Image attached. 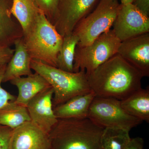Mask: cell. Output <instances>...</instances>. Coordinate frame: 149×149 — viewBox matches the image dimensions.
<instances>
[{
	"label": "cell",
	"mask_w": 149,
	"mask_h": 149,
	"mask_svg": "<svg viewBox=\"0 0 149 149\" xmlns=\"http://www.w3.org/2000/svg\"><path fill=\"white\" fill-rule=\"evenodd\" d=\"M136 0H120L121 4H127L133 3Z\"/></svg>",
	"instance_id": "cell-28"
},
{
	"label": "cell",
	"mask_w": 149,
	"mask_h": 149,
	"mask_svg": "<svg viewBox=\"0 0 149 149\" xmlns=\"http://www.w3.org/2000/svg\"><path fill=\"white\" fill-rule=\"evenodd\" d=\"M104 129L88 118L58 119L49 134L52 149H102Z\"/></svg>",
	"instance_id": "cell-2"
},
{
	"label": "cell",
	"mask_w": 149,
	"mask_h": 149,
	"mask_svg": "<svg viewBox=\"0 0 149 149\" xmlns=\"http://www.w3.org/2000/svg\"><path fill=\"white\" fill-rule=\"evenodd\" d=\"M53 95L50 87L35 96L26 107L31 121L48 134L58 120L54 111Z\"/></svg>",
	"instance_id": "cell-11"
},
{
	"label": "cell",
	"mask_w": 149,
	"mask_h": 149,
	"mask_svg": "<svg viewBox=\"0 0 149 149\" xmlns=\"http://www.w3.org/2000/svg\"><path fill=\"white\" fill-rule=\"evenodd\" d=\"M79 38L72 32L63 37L62 45L57 59V68L65 71L74 72L75 49Z\"/></svg>",
	"instance_id": "cell-20"
},
{
	"label": "cell",
	"mask_w": 149,
	"mask_h": 149,
	"mask_svg": "<svg viewBox=\"0 0 149 149\" xmlns=\"http://www.w3.org/2000/svg\"><path fill=\"white\" fill-rule=\"evenodd\" d=\"M14 45V53L7 64L4 73L3 83L32 74L30 57L24 44L23 37L16 40Z\"/></svg>",
	"instance_id": "cell-13"
},
{
	"label": "cell",
	"mask_w": 149,
	"mask_h": 149,
	"mask_svg": "<svg viewBox=\"0 0 149 149\" xmlns=\"http://www.w3.org/2000/svg\"><path fill=\"white\" fill-rule=\"evenodd\" d=\"M10 82L18 89V95L15 102L25 107L38 94L51 87L42 76L35 72L27 77H18Z\"/></svg>",
	"instance_id": "cell-15"
},
{
	"label": "cell",
	"mask_w": 149,
	"mask_h": 149,
	"mask_svg": "<svg viewBox=\"0 0 149 149\" xmlns=\"http://www.w3.org/2000/svg\"><path fill=\"white\" fill-rule=\"evenodd\" d=\"M13 129L0 125V149H12Z\"/></svg>",
	"instance_id": "cell-24"
},
{
	"label": "cell",
	"mask_w": 149,
	"mask_h": 149,
	"mask_svg": "<svg viewBox=\"0 0 149 149\" xmlns=\"http://www.w3.org/2000/svg\"><path fill=\"white\" fill-rule=\"evenodd\" d=\"M14 53L10 47L0 46V65L7 64Z\"/></svg>",
	"instance_id": "cell-25"
},
{
	"label": "cell",
	"mask_w": 149,
	"mask_h": 149,
	"mask_svg": "<svg viewBox=\"0 0 149 149\" xmlns=\"http://www.w3.org/2000/svg\"><path fill=\"white\" fill-rule=\"evenodd\" d=\"M88 118L104 128H121L129 131L143 122L126 112L120 100L112 98L95 97L89 109Z\"/></svg>",
	"instance_id": "cell-7"
},
{
	"label": "cell",
	"mask_w": 149,
	"mask_h": 149,
	"mask_svg": "<svg viewBox=\"0 0 149 149\" xmlns=\"http://www.w3.org/2000/svg\"><path fill=\"white\" fill-rule=\"evenodd\" d=\"M117 54L141 72L149 76V33L121 42Z\"/></svg>",
	"instance_id": "cell-10"
},
{
	"label": "cell",
	"mask_w": 149,
	"mask_h": 149,
	"mask_svg": "<svg viewBox=\"0 0 149 149\" xmlns=\"http://www.w3.org/2000/svg\"><path fill=\"white\" fill-rule=\"evenodd\" d=\"M121 41L112 29L104 33L88 45L77 46L74 56V72H93L101 65L117 54Z\"/></svg>",
	"instance_id": "cell-6"
},
{
	"label": "cell",
	"mask_w": 149,
	"mask_h": 149,
	"mask_svg": "<svg viewBox=\"0 0 149 149\" xmlns=\"http://www.w3.org/2000/svg\"><path fill=\"white\" fill-rule=\"evenodd\" d=\"M41 12H42L34 0H12L11 13L21 26L23 35L28 32Z\"/></svg>",
	"instance_id": "cell-18"
},
{
	"label": "cell",
	"mask_w": 149,
	"mask_h": 149,
	"mask_svg": "<svg viewBox=\"0 0 149 149\" xmlns=\"http://www.w3.org/2000/svg\"><path fill=\"white\" fill-rule=\"evenodd\" d=\"M14 101L10 102L0 109V125L13 129L31 121L27 107Z\"/></svg>",
	"instance_id": "cell-19"
},
{
	"label": "cell",
	"mask_w": 149,
	"mask_h": 149,
	"mask_svg": "<svg viewBox=\"0 0 149 149\" xmlns=\"http://www.w3.org/2000/svg\"><path fill=\"white\" fill-rule=\"evenodd\" d=\"M123 109L142 121L149 122V89L141 88L120 101Z\"/></svg>",
	"instance_id": "cell-17"
},
{
	"label": "cell",
	"mask_w": 149,
	"mask_h": 149,
	"mask_svg": "<svg viewBox=\"0 0 149 149\" xmlns=\"http://www.w3.org/2000/svg\"><path fill=\"white\" fill-rule=\"evenodd\" d=\"M12 149H52L49 134L31 121L13 129Z\"/></svg>",
	"instance_id": "cell-12"
},
{
	"label": "cell",
	"mask_w": 149,
	"mask_h": 149,
	"mask_svg": "<svg viewBox=\"0 0 149 149\" xmlns=\"http://www.w3.org/2000/svg\"><path fill=\"white\" fill-rule=\"evenodd\" d=\"M7 64L0 65V109L6 105L11 102L14 101L16 97L10 94L2 87L4 73Z\"/></svg>",
	"instance_id": "cell-23"
},
{
	"label": "cell",
	"mask_w": 149,
	"mask_h": 149,
	"mask_svg": "<svg viewBox=\"0 0 149 149\" xmlns=\"http://www.w3.org/2000/svg\"><path fill=\"white\" fill-rule=\"evenodd\" d=\"M133 4L143 13L149 16V0H136Z\"/></svg>",
	"instance_id": "cell-27"
},
{
	"label": "cell",
	"mask_w": 149,
	"mask_h": 149,
	"mask_svg": "<svg viewBox=\"0 0 149 149\" xmlns=\"http://www.w3.org/2000/svg\"><path fill=\"white\" fill-rule=\"evenodd\" d=\"M119 0H100L95 9L77 24L73 31L79 38L77 46L88 45L111 30L118 13Z\"/></svg>",
	"instance_id": "cell-5"
},
{
	"label": "cell",
	"mask_w": 149,
	"mask_h": 149,
	"mask_svg": "<svg viewBox=\"0 0 149 149\" xmlns=\"http://www.w3.org/2000/svg\"><path fill=\"white\" fill-rule=\"evenodd\" d=\"M95 94L91 93L73 97L70 100L53 108L58 119L84 118H88L89 109Z\"/></svg>",
	"instance_id": "cell-16"
},
{
	"label": "cell",
	"mask_w": 149,
	"mask_h": 149,
	"mask_svg": "<svg viewBox=\"0 0 149 149\" xmlns=\"http://www.w3.org/2000/svg\"><path fill=\"white\" fill-rule=\"evenodd\" d=\"M40 10L50 22L52 20L58 0H34Z\"/></svg>",
	"instance_id": "cell-22"
},
{
	"label": "cell",
	"mask_w": 149,
	"mask_h": 149,
	"mask_svg": "<svg viewBox=\"0 0 149 149\" xmlns=\"http://www.w3.org/2000/svg\"><path fill=\"white\" fill-rule=\"evenodd\" d=\"M100 0H58L52 23L64 37L95 9Z\"/></svg>",
	"instance_id": "cell-8"
},
{
	"label": "cell",
	"mask_w": 149,
	"mask_h": 149,
	"mask_svg": "<svg viewBox=\"0 0 149 149\" xmlns=\"http://www.w3.org/2000/svg\"><path fill=\"white\" fill-rule=\"evenodd\" d=\"M12 0H0V46L11 47L23 37L20 24L11 13Z\"/></svg>",
	"instance_id": "cell-14"
},
{
	"label": "cell",
	"mask_w": 149,
	"mask_h": 149,
	"mask_svg": "<svg viewBox=\"0 0 149 149\" xmlns=\"http://www.w3.org/2000/svg\"><path fill=\"white\" fill-rule=\"evenodd\" d=\"M31 68L42 76L54 91L53 108L70 99L92 92L85 71L69 72L32 59Z\"/></svg>",
	"instance_id": "cell-4"
},
{
	"label": "cell",
	"mask_w": 149,
	"mask_h": 149,
	"mask_svg": "<svg viewBox=\"0 0 149 149\" xmlns=\"http://www.w3.org/2000/svg\"><path fill=\"white\" fill-rule=\"evenodd\" d=\"M23 40L32 59L57 68V59L63 37L41 12Z\"/></svg>",
	"instance_id": "cell-3"
},
{
	"label": "cell",
	"mask_w": 149,
	"mask_h": 149,
	"mask_svg": "<svg viewBox=\"0 0 149 149\" xmlns=\"http://www.w3.org/2000/svg\"><path fill=\"white\" fill-rule=\"evenodd\" d=\"M144 141L141 137L131 139L124 149H143Z\"/></svg>",
	"instance_id": "cell-26"
},
{
	"label": "cell",
	"mask_w": 149,
	"mask_h": 149,
	"mask_svg": "<svg viewBox=\"0 0 149 149\" xmlns=\"http://www.w3.org/2000/svg\"><path fill=\"white\" fill-rule=\"evenodd\" d=\"M112 27L115 35L123 42L149 33V17L133 3L120 4Z\"/></svg>",
	"instance_id": "cell-9"
},
{
	"label": "cell",
	"mask_w": 149,
	"mask_h": 149,
	"mask_svg": "<svg viewBox=\"0 0 149 149\" xmlns=\"http://www.w3.org/2000/svg\"><path fill=\"white\" fill-rule=\"evenodd\" d=\"M86 74L97 97L121 101L142 88L143 75L117 54Z\"/></svg>",
	"instance_id": "cell-1"
},
{
	"label": "cell",
	"mask_w": 149,
	"mask_h": 149,
	"mask_svg": "<svg viewBox=\"0 0 149 149\" xmlns=\"http://www.w3.org/2000/svg\"><path fill=\"white\" fill-rule=\"evenodd\" d=\"M129 131L121 128H104L101 139L102 149H124L131 139Z\"/></svg>",
	"instance_id": "cell-21"
}]
</instances>
